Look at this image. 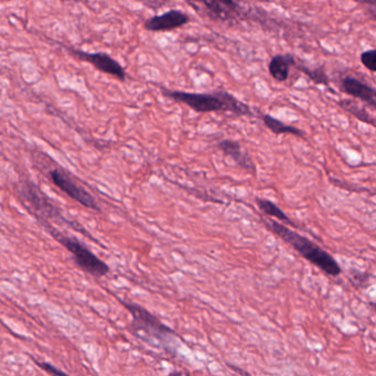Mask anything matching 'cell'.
I'll use <instances>...</instances> for the list:
<instances>
[{
	"label": "cell",
	"mask_w": 376,
	"mask_h": 376,
	"mask_svg": "<svg viewBox=\"0 0 376 376\" xmlns=\"http://www.w3.org/2000/svg\"><path fill=\"white\" fill-rule=\"evenodd\" d=\"M161 93L165 97L187 105L192 111L200 114L214 111H230L238 116H254V113L248 104L223 89L211 93H191L161 87Z\"/></svg>",
	"instance_id": "obj_1"
},
{
	"label": "cell",
	"mask_w": 376,
	"mask_h": 376,
	"mask_svg": "<svg viewBox=\"0 0 376 376\" xmlns=\"http://www.w3.org/2000/svg\"><path fill=\"white\" fill-rule=\"evenodd\" d=\"M265 223L272 232L275 233L276 236H280L284 242L287 243L292 248L297 250L302 258L309 260L322 272L333 277H337L341 274V267L336 258L330 255L327 250L317 245L316 243L277 221H267Z\"/></svg>",
	"instance_id": "obj_2"
},
{
	"label": "cell",
	"mask_w": 376,
	"mask_h": 376,
	"mask_svg": "<svg viewBox=\"0 0 376 376\" xmlns=\"http://www.w3.org/2000/svg\"><path fill=\"white\" fill-rule=\"evenodd\" d=\"M123 304L133 317L131 331L153 345L164 348L167 351L174 353V350H176L174 345V342L176 341V333L174 330L162 324L156 316L139 304L126 302Z\"/></svg>",
	"instance_id": "obj_3"
},
{
	"label": "cell",
	"mask_w": 376,
	"mask_h": 376,
	"mask_svg": "<svg viewBox=\"0 0 376 376\" xmlns=\"http://www.w3.org/2000/svg\"><path fill=\"white\" fill-rule=\"evenodd\" d=\"M17 193L23 206H26L30 213H33L39 222L50 223L53 221V222L65 223L67 226H72L75 230L83 232L85 236L91 238L89 233L83 231L82 226L65 219L62 211L55 204V202H53L41 189L38 188L31 181H20L17 186Z\"/></svg>",
	"instance_id": "obj_4"
},
{
	"label": "cell",
	"mask_w": 376,
	"mask_h": 376,
	"mask_svg": "<svg viewBox=\"0 0 376 376\" xmlns=\"http://www.w3.org/2000/svg\"><path fill=\"white\" fill-rule=\"evenodd\" d=\"M50 236H52L55 240L65 246L74 258L75 264L79 266L83 272L91 274L95 277H103L109 272V267L106 262H103L101 258H97L94 253L91 252L89 248H85L82 243L77 238L65 236L62 232L51 226L50 223L39 222Z\"/></svg>",
	"instance_id": "obj_5"
},
{
	"label": "cell",
	"mask_w": 376,
	"mask_h": 376,
	"mask_svg": "<svg viewBox=\"0 0 376 376\" xmlns=\"http://www.w3.org/2000/svg\"><path fill=\"white\" fill-rule=\"evenodd\" d=\"M50 179L55 184V187L67 193L70 198H72L79 204H82L83 206L91 209V210L101 211V206H99L96 199L87 189L77 184L74 179L65 174V171L61 170V169H52L50 171Z\"/></svg>",
	"instance_id": "obj_6"
},
{
	"label": "cell",
	"mask_w": 376,
	"mask_h": 376,
	"mask_svg": "<svg viewBox=\"0 0 376 376\" xmlns=\"http://www.w3.org/2000/svg\"><path fill=\"white\" fill-rule=\"evenodd\" d=\"M73 55L79 57V60L85 62L91 63L93 67H96L101 72L106 74L113 75L117 77L119 81L124 82L126 81V72L124 67L117 62L116 60L113 59L111 55L104 52L89 53L81 51V50H71Z\"/></svg>",
	"instance_id": "obj_7"
},
{
	"label": "cell",
	"mask_w": 376,
	"mask_h": 376,
	"mask_svg": "<svg viewBox=\"0 0 376 376\" xmlns=\"http://www.w3.org/2000/svg\"><path fill=\"white\" fill-rule=\"evenodd\" d=\"M190 23V17L182 10L171 9L161 15L154 16L145 21V29L151 33H162L179 29Z\"/></svg>",
	"instance_id": "obj_8"
},
{
	"label": "cell",
	"mask_w": 376,
	"mask_h": 376,
	"mask_svg": "<svg viewBox=\"0 0 376 376\" xmlns=\"http://www.w3.org/2000/svg\"><path fill=\"white\" fill-rule=\"evenodd\" d=\"M340 89L349 96L367 103L372 109L375 107V89L367 83L362 82L361 79L351 77V75L342 77L340 81Z\"/></svg>",
	"instance_id": "obj_9"
},
{
	"label": "cell",
	"mask_w": 376,
	"mask_h": 376,
	"mask_svg": "<svg viewBox=\"0 0 376 376\" xmlns=\"http://www.w3.org/2000/svg\"><path fill=\"white\" fill-rule=\"evenodd\" d=\"M203 6L206 7L208 15L220 21H230L242 17L243 7L236 1H202Z\"/></svg>",
	"instance_id": "obj_10"
},
{
	"label": "cell",
	"mask_w": 376,
	"mask_h": 376,
	"mask_svg": "<svg viewBox=\"0 0 376 376\" xmlns=\"http://www.w3.org/2000/svg\"><path fill=\"white\" fill-rule=\"evenodd\" d=\"M218 148L226 156L230 157L240 168L245 169L250 174L256 175V166L254 161L246 153H243L242 147L238 140L233 139H222L219 141Z\"/></svg>",
	"instance_id": "obj_11"
},
{
	"label": "cell",
	"mask_w": 376,
	"mask_h": 376,
	"mask_svg": "<svg viewBox=\"0 0 376 376\" xmlns=\"http://www.w3.org/2000/svg\"><path fill=\"white\" fill-rule=\"evenodd\" d=\"M294 63L296 57L290 53L276 55L268 63V71L272 79H276L277 82H286L289 77L290 69L294 67Z\"/></svg>",
	"instance_id": "obj_12"
},
{
	"label": "cell",
	"mask_w": 376,
	"mask_h": 376,
	"mask_svg": "<svg viewBox=\"0 0 376 376\" xmlns=\"http://www.w3.org/2000/svg\"><path fill=\"white\" fill-rule=\"evenodd\" d=\"M262 119L264 125L275 135H294V136L306 138V133L304 131L292 125L284 124V121L272 117V115L262 114Z\"/></svg>",
	"instance_id": "obj_13"
},
{
	"label": "cell",
	"mask_w": 376,
	"mask_h": 376,
	"mask_svg": "<svg viewBox=\"0 0 376 376\" xmlns=\"http://www.w3.org/2000/svg\"><path fill=\"white\" fill-rule=\"evenodd\" d=\"M339 105L342 109L348 111L349 114L359 119L362 123H365V124L371 125L373 127L375 126L374 117L370 114L365 107L362 106L357 101L351 99H342L341 101H339Z\"/></svg>",
	"instance_id": "obj_14"
},
{
	"label": "cell",
	"mask_w": 376,
	"mask_h": 376,
	"mask_svg": "<svg viewBox=\"0 0 376 376\" xmlns=\"http://www.w3.org/2000/svg\"><path fill=\"white\" fill-rule=\"evenodd\" d=\"M294 67L300 71V72L304 73V74L307 75L312 82L316 83V84L319 85H329L330 79L328 77L327 72H326V69H324V65L319 67H314V69H310L307 65H304L302 62H297L296 60V63H294Z\"/></svg>",
	"instance_id": "obj_15"
},
{
	"label": "cell",
	"mask_w": 376,
	"mask_h": 376,
	"mask_svg": "<svg viewBox=\"0 0 376 376\" xmlns=\"http://www.w3.org/2000/svg\"><path fill=\"white\" fill-rule=\"evenodd\" d=\"M256 204H258V209L262 213H265L266 216H272V218L277 219V220L282 221V222H286L290 224V226H294L289 216L280 206H276L275 203L272 202V201L267 200V199L258 198L256 199Z\"/></svg>",
	"instance_id": "obj_16"
},
{
	"label": "cell",
	"mask_w": 376,
	"mask_h": 376,
	"mask_svg": "<svg viewBox=\"0 0 376 376\" xmlns=\"http://www.w3.org/2000/svg\"><path fill=\"white\" fill-rule=\"evenodd\" d=\"M362 65L364 67H367L369 71H371L372 73L375 72L376 71V51L374 49L367 50V51H363L361 53Z\"/></svg>",
	"instance_id": "obj_17"
},
{
	"label": "cell",
	"mask_w": 376,
	"mask_h": 376,
	"mask_svg": "<svg viewBox=\"0 0 376 376\" xmlns=\"http://www.w3.org/2000/svg\"><path fill=\"white\" fill-rule=\"evenodd\" d=\"M38 367H41V369L45 370L47 373H49L50 375L52 376H70L67 375L65 372L61 371V370L57 369V367L52 365V364L47 363V362H38L35 361Z\"/></svg>",
	"instance_id": "obj_18"
},
{
	"label": "cell",
	"mask_w": 376,
	"mask_h": 376,
	"mask_svg": "<svg viewBox=\"0 0 376 376\" xmlns=\"http://www.w3.org/2000/svg\"><path fill=\"white\" fill-rule=\"evenodd\" d=\"M178 376H181V375H180V373H178Z\"/></svg>",
	"instance_id": "obj_19"
}]
</instances>
